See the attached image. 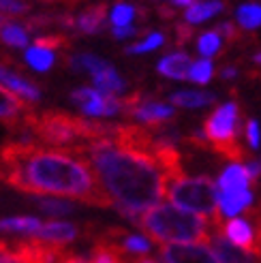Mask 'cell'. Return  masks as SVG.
<instances>
[{
  "mask_svg": "<svg viewBox=\"0 0 261 263\" xmlns=\"http://www.w3.org/2000/svg\"><path fill=\"white\" fill-rule=\"evenodd\" d=\"M28 5L24 0H0V11L7 13V15H24L28 13Z\"/></svg>",
  "mask_w": 261,
  "mask_h": 263,
  "instance_id": "obj_33",
  "label": "cell"
},
{
  "mask_svg": "<svg viewBox=\"0 0 261 263\" xmlns=\"http://www.w3.org/2000/svg\"><path fill=\"white\" fill-rule=\"evenodd\" d=\"M255 62H257V64H261V54H257V56H255Z\"/></svg>",
  "mask_w": 261,
  "mask_h": 263,
  "instance_id": "obj_43",
  "label": "cell"
},
{
  "mask_svg": "<svg viewBox=\"0 0 261 263\" xmlns=\"http://www.w3.org/2000/svg\"><path fill=\"white\" fill-rule=\"evenodd\" d=\"M189 39H193V26L187 22H178L176 24V43H187Z\"/></svg>",
  "mask_w": 261,
  "mask_h": 263,
  "instance_id": "obj_36",
  "label": "cell"
},
{
  "mask_svg": "<svg viewBox=\"0 0 261 263\" xmlns=\"http://www.w3.org/2000/svg\"><path fill=\"white\" fill-rule=\"evenodd\" d=\"M71 101L86 116L92 118H109L116 114H122V99L103 95L97 88H77L71 92Z\"/></svg>",
  "mask_w": 261,
  "mask_h": 263,
  "instance_id": "obj_9",
  "label": "cell"
},
{
  "mask_svg": "<svg viewBox=\"0 0 261 263\" xmlns=\"http://www.w3.org/2000/svg\"><path fill=\"white\" fill-rule=\"evenodd\" d=\"M77 154L90 161L111 205L130 222H137L165 197L167 174L154 152L146 148L107 135L84 143Z\"/></svg>",
  "mask_w": 261,
  "mask_h": 263,
  "instance_id": "obj_2",
  "label": "cell"
},
{
  "mask_svg": "<svg viewBox=\"0 0 261 263\" xmlns=\"http://www.w3.org/2000/svg\"><path fill=\"white\" fill-rule=\"evenodd\" d=\"M220 77H223V80H231V77H236V69H233V67H225L223 73H220Z\"/></svg>",
  "mask_w": 261,
  "mask_h": 263,
  "instance_id": "obj_42",
  "label": "cell"
},
{
  "mask_svg": "<svg viewBox=\"0 0 261 263\" xmlns=\"http://www.w3.org/2000/svg\"><path fill=\"white\" fill-rule=\"evenodd\" d=\"M0 39L11 45V47H26L28 45V30L24 26L11 22V20H0Z\"/></svg>",
  "mask_w": 261,
  "mask_h": 263,
  "instance_id": "obj_23",
  "label": "cell"
},
{
  "mask_svg": "<svg viewBox=\"0 0 261 263\" xmlns=\"http://www.w3.org/2000/svg\"><path fill=\"white\" fill-rule=\"evenodd\" d=\"M240 130H242V114L238 103H225L216 107L203 122V137L208 148L216 154L231 161H240L244 150L240 146Z\"/></svg>",
  "mask_w": 261,
  "mask_h": 263,
  "instance_id": "obj_6",
  "label": "cell"
},
{
  "mask_svg": "<svg viewBox=\"0 0 261 263\" xmlns=\"http://www.w3.org/2000/svg\"><path fill=\"white\" fill-rule=\"evenodd\" d=\"M216 227L233 246H238L242 251L261 259V210L259 208L249 210V214L244 218L233 216Z\"/></svg>",
  "mask_w": 261,
  "mask_h": 263,
  "instance_id": "obj_7",
  "label": "cell"
},
{
  "mask_svg": "<svg viewBox=\"0 0 261 263\" xmlns=\"http://www.w3.org/2000/svg\"><path fill=\"white\" fill-rule=\"evenodd\" d=\"M216 34L220 39H225V41H238V39H242V32L233 26L231 22H223L216 26Z\"/></svg>",
  "mask_w": 261,
  "mask_h": 263,
  "instance_id": "obj_35",
  "label": "cell"
},
{
  "mask_svg": "<svg viewBox=\"0 0 261 263\" xmlns=\"http://www.w3.org/2000/svg\"><path fill=\"white\" fill-rule=\"evenodd\" d=\"M39 208L47 214H54V216H64V214H71L73 212V205L67 201H60V199H39Z\"/></svg>",
  "mask_w": 261,
  "mask_h": 263,
  "instance_id": "obj_31",
  "label": "cell"
},
{
  "mask_svg": "<svg viewBox=\"0 0 261 263\" xmlns=\"http://www.w3.org/2000/svg\"><path fill=\"white\" fill-rule=\"evenodd\" d=\"M220 41H223V39L216 34V30L203 32V34L197 39V51H199L203 58H210V56H214L216 51L220 49Z\"/></svg>",
  "mask_w": 261,
  "mask_h": 263,
  "instance_id": "obj_29",
  "label": "cell"
},
{
  "mask_svg": "<svg viewBox=\"0 0 261 263\" xmlns=\"http://www.w3.org/2000/svg\"><path fill=\"white\" fill-rule=\"evenodd\" d=\"M28 238H34L43 244H49V246H56V248H62L67 246L69 242H73L77 238V227L71 225V222H62V220H49V222H43L32 235Z\"/></svg>",
  "mask_w": 261,
  "mask_h": 263,
  "instance_id": "obj_11",
  "label": "cell"
},
{
  "mask_svg": "<svg viewBox=\"0 0 261 263\" xmlns=\"http://www.w3.org/2000/svg\"><path fill=\"white\" fill-rule=\"evenodd\" d=\"M249 184H251V178H249V172H246V165L233 163L220 174L216 186H218V193H233V191L249 189Z\"/></svg>",
  "mask_w": 261,
  "mask_h": 263,
  "instance_id": "obj_18",
  "label": "cell"
},
{
  "mask_svg": "<svg viewBox=\"0 0 261 263\" xmlns=\"http://www.w3.org/2000/svg\"><path fill=\"white\" fill-rule=\"evenodd\" d=\"M130 261H133V263H161V261H156V259H152V257H146V255L130 257Z\"/></svg>",
  "mask_w": 261,
  "mask_h": 263,
  "instance_id": "obj_41",
  "label": "cell"
},
{
  "mask_svg": "<svg viewBox=\"0 0 261 263\" xmlns=\"http://www.w3.org/2000/svg\"><path fill=\"white\" fill-rule=\"evenodd\" d=\"M163 263H220L214 251L206 244H163L161 246Z\"/></svg>",
  "mask_w": 261,
  "mask_h": 263,
  "instance_id": "obj_10",
  "label": "cell"
},
{
  "mask_svg": "<svg viewBox=\"0 0 261 263\" xmlns=\"http://www.w3.org/2000/svg\"><path fill=\"white\" fill-rule=\"evenodd\" d=\"M124 257L126 255L120 251L118 246L109 244L107 240H101L92 248V261L90 263H128V261H124Z\"/></svg>",
  "mask_w": 261,
  "mask_h": 263,
  "instance_id": "obj_24",
  "label": "cell"
},
{
  "mask_svg": "<svg viewBox=\"0 0 261 263\" xmlns=\"http://www.w3.org/2000/svg\"><path fill=\"white\" fill-rule=\"evenodd\" d=\"M141 30L135 28V26H124V28H111V36L114 39H130V36H137Z\"/></svg>",
  "mask_w": 261,
  "mask_h": 263,
  "instance_id": "obj_37",
  "label": "cell"
},
{
  "mask_svg": "<svg viewBox=\"0 0 261 263\" xmlns=\"http://www.w3.org/2000/svg\"><path fill=\"white\" fill-rule=\"evenodd\" d=\"M143 11V9H141ZM137 11L133 5H126V3H120V5H116L114 11H111V24H114V28H124V26H130L135 20Z\"/></svg>",
  "mask_w": 261,
  "mask_h": 263,
  "instance_id": "obj_27",
  "label": "cell"
},
{
  "mask_svg": "<svg viewBox=\"0 0 261 263\" xmlns=\"http://www.w3.org/2000/svg\"><path fill=\"white\" fill-rule=\"evenodd\" d=\"M0 180L28 195L77 199L88 205L109 208L92 165L73 150L39 148L32 141H13L0 150Z\"/></svg>",
  "mask_w": 261,
  "mask_h": 263,
  "instance_id": "obj_1",
  "label": "cell"
},
{
  "mask_svg": "<svg viewBox=\"0 0 261 263\" xmlns=\"http://www.w3.org/2000/svg\"><path fill=\"white\" fill-rule=\"evenodd\" d=\"M43 222L34 216H15V218H0V233H22L32 235Z\"/></svg>",
  "mask_w": 261,
  "mask_h": 263,
  "instance_id": "obj_22",
  "label": "cell"
},
{
  "mask_svg": "<svg viewBox=\"0 0 261 263\" xmlns=\"http://www.w3.org/2000/svg\"><path fill=\"white\" fill-rule=\"evenodd\" d=\"M105 22H107V5H92L80 17H75V28L84 34H97L105 28Z\"/></svg>",
  "mask_w": 261,
  "mask_h": 263,
  "instance_id": "obj_17",
  "label": "cell"
},
{
  "mask_svg": "<svg viewBox=\"0 0 261 263\" xmlns=\"http://www.w3.org/2000/svg\"><path fill=\"white\" fill-rule=\"evenodd\" d=\"M259 163H261V161H259Z\"/></svg>",
  "mask_w": 261,
  "mask_h": 263,
  "instance_id": "obj_44",
  "label": "cell"
},
{
  "mask_svg": "<svg viewBox=\"0 0 261 263\" xmlns=\"http://www.w3.org/2000/svg\"><path fill=\"white\" fill-rule=\"evenodd\" d=\"M253 203V193L249 189L233 191V193H218V212L220 216H236L244 212Z\"/></svg>",
  "mask_w": 261,
  "mask_h": 263,
  "instance_id": "obj_16",
  "label": "cell"
},
{
  "mask_svg": "<svg viewBox=\"0 0 261 263\" xmlns=\"http://www.w3.org/2000/svg\"><path fill=\"white\" fill-rule=\"evenodd\" d=\"M195 3H199V0H169V5H172L174 9H178V7H193Z\"/></svg>",
  "mask_w": 261,
  "mask_h": 263,
  "instance_id": "obj_40",
  "label": "cell"
},
{
  "mask_svg": "<svg viewBox=\"0 0 261 263\" xmlns=\"http://www.w3.org/2000/svg\"><path fill=\"white\" fill-rule=\"evenodd\" d=\"M54 263H90L88 259L80 257V255H71V253H62Z\"/></svg>",
  "mask_w": 261,
  "mask_h": 263,
  "instance_id": "obj_38",
  "label": "cell"
},
{
  "mask_svg": "<svg viewBox=\"0 0 261 263\" xmlns=\"http://www.w3.org/2000/svg\"><path fill=\"white\" fill-rule=\"evenodd\" d=\"M28 114H32L28 103H26L22 97H17L15 92H11L9 88H5L0 84V120L20 124Z\"/></svg>",
  "mask_w": 261,
  "mask_h": 263,
  "instance_id": "obj_13",
  "label": "cell"
},
{
  "mask_svg": "<svg viewBox=\"0 0 261 263\" xmlns=\"http://www.w3.org/2000/svg\"><path fill=\"white\" fill-rule=\"evenodd\" d=\"M122 114L133 118L137 122H143L146 126H165L174 120V107L161 101H150L141 92H135L130 97L122 99Z\"/></svg>",
  "mask_w": 261,
  "mask_h": 263,
  "instance_id": "obj_8",
  "label": "cell"
},
{
  "mask_svg": "<svg viewBox=\"0 0 261 263\" xmlns=\"http://www.w3.org/2000/svg\"><path fill=\"white\" fill-rule=\"evenodd\" d=\"M210 244H212V251H214V255L218 257L220 263H261L259 257L242 251V248H238V246H233L225 235L220 233V229L216 225H214V231L210 235Z\"/></svg>",
  "mask_w": 261,
  "mask_h": 263,
  "instance_id": "obj_12",
  "label": "cell"
},
{
  "mask_svg": "<svg viewBox=\"0 0 261 263\" xmlns=\"http://www.w3.org/2000/svg\"><path fill=\"white\" fill-rule=\"evenodd\" d=\"M246 172H249V178H251V182H257V180H259V176H261V163H255V161H251L249 165H246Z\"/></svg>",
  "mask_w": 261,
  "mask_h": 263,
  "instance_id": "obj_39",
  "label": "cell"
},
{
  "mask_svg": "<svg viewBox=\"0 0 261 263\" xmlns=\"http://www.w3.org/2000/svg\"><path fill=\"white\" fill-rule=\"evenodd\" d=\"M172 105L176 107H184V109H199V107H208L212 105L216 99L210 92H201V90H182V92H174L169 97Z\"/></svg>",
  "mask_w": 261,
  "mask_h": 263,
  "instance_id": "obj_20",
  "label": "cell"
},
{
  "mask_svg": "<svg viewBox=\"0 0 261 263\" xmlns=\"http://www.w3.org/2000/svg\"><path fill=\"white\" fill-rule=\"evenodd\" d=\"M34 45L43 47V49H49V51H56V49L67 47L69 41H67V36H62V34H43V36L34 39Z\"/></svg>",
  "mask_w": 261,
  "mask_h": 263,
  "instance_id": "obj_32",
  "label": "cell"
},
{
  "mask_svg": "<svg viewBox=\"0 0 261 263\" xmlns=\"http://www.w3.org/2000/svg\"><path fill=\"white\" fill-rule=\"evenodd\" d=\"M92 80H95V86L97 90H101L103 95H111V97H118L124 92L126 84L122 82V77L116 73V69L111 67L109 62H105L103 67L92 75Z\"/></svg>",
  "mask_w": 261,
  "mask_h": 263,
  "instance_id": "obj_19",
  "label": "cell"
},
{
  "mask_svg": "<svg viewBox=\"0 0 261 263\" xmlns=\"http://www.w3.org/2000/svg\"><path fill=\"white\" fill-rule=\"evenodd\" d=\"M165 197L172 199L174 205L184 208L189 212L208 216L212 225H220L223 216L216 210L218 205V186L212 178L197 176V178H187L184 174L169 180Z\"/></svg>",
  "mask_w": 261,
  "mask_h": 263,
  "instance_id": "obj_5",
  "label": "cell"
},
{
  "mask_svg": "<svg viewBox=\"0 0 261 263\" xmlns=\"http://www.w3.org/2000/svg\"><path fill=\"white\" fill-rule=\"evenodd\" d=\"M135 225L159 244L199 242L210 240L212 235V220L174 203H156L137 218Z\"/></svg>",
  "mask_w": 261,
  "mask_h": 263,
  "instance_id": "obj_4",
  "label": "cell"
},
{
  "mask_svg": "<svg viewBox=\"0 0 261 263\" xmlns=\"http://www.w3.org/2000/svg\"><path fill=\"white\" fill-rule=\"evenodd\" d=\"M244 135H246V141H249V146H251L253 150H257V148H259V139H261L257 120H253V118H251V120L244 122Z\"/></svg>",
  "mask_w": 261,
  "mask_h": 263,
  "instance_id": "obj_34",
  "label": "cell"
},
{
  "mask_svg": "<svg viewBox=\"0 0 261 263\" xmlns=\"http://www.w3.org/2000/svg\"><path fill=\"white\" fill-rule=\"evenodd\" d=\"M191 69H193V62L187 54H182V51L169 54L156 64V71L163 77H169V80H189Z\"/></svg>",
  "mask_w": 261,
  "mask_h": 263,
  "instance_id": "obj_15",
  "label": "cell"
},
{
  "mask_svg": "<svg viewBox=\"0 0 261 263\" xmlns=\"http://www.w3.org/2000/svg\"><path fill=\"white\" fill-rule=\"evenodd\" d=\"M225 7H223V3L220 0H199V3H195L193 7H189L187 9V13H184V20H187V24H201V22H206V20H210L212 15H216V13H220Z\"/></svg>",
  "mask_w": 261,
  "mask_h": 263,
  "instance_id": "obj_21",
  "label": "cell"
},
{
  "mask_svg": "<svg viewBox=\"0 0 261 263\" xmlns=\"http://www.w3.org/2000/svg\"><path fill=\"white\" fill-rule=\"evenodd\" d=\"M163 43H165V36H163L161 32H152V34H148L146 39H141V41L128 45V47H126V54H130V56H135V54H146V51H152V49H156V47H161Z\"/></svg>",
  "mask_w": 261,
  "mask_h": 263,
  "instance_id": "obj_28",
  "label": "cell"
},
{
  "mask_svg": "<svg viewBox=\"0 0 261 263\" xmlns=\"http://www.w3.org/2000/svg\"><path fill=\"white\" fill-rule=\"evenodd\" d=\"M26 62L30 64V67L39 73H45L49 71L51 67H54V62H56V54L54 51H49V49H43V47H30L28 51H26Z\"/></svg>",
  "mask_w": 261,
  "mask_h": 263,
  "instance_id": "obj_25",
  "label": "cell"
},
{
  "mask_svg": "<svg viewBox=\"0 0 261 263\" xmlns=\"http://www.w3.org/2000/svg\"><path fill=\"white\" fill-rule=\"evenodd\" d=\"M0 84L5 88H9L11 92H15L17 97L26 99L28 103H36L41 99V90H39L34 84H30L28 80H24L17 73H13L11 69H7L5 64H0Z\"/></svg>",
  "mask_w": 261,
  "mask_h": 263,
  "instance_id": "obj_14",
  "label": "cell"
},
{
  "mask_svg": "<svg viewBox=\"0 0 261 263\" xmlns=\"http://www.w3.org/2000/svg\"><path fill=\"white\" fill-rule=\"evenodd\" d=\"M212 75H214L212 62L208 60V58H201L197 62H193V69H191V77H189V80L203 86V84H208V82L212 80Z\"/></svg>",
  "mask_w": 261,
  "mask_h": 263,
  "instance_id": "obj_30",
  "label": "cell"
},
{
  "mask_svg": "<svg viewBox=\"0 0 261 263\" xmlns=\"http://www.w3.org/2000/svg\"><path fill=\"white\" fill-rule=\"evenodd\" d=\"M17 126L26 128L34 139L47 143V146L77 152L88 141L111 135L116 124L86 120V118H77L64 111H43L28 114Z\"/></svg>",
  "mask_w": 261,
  "mask_h": 263,
  "instance_id": "obj_3",
  "label": "cell"
},
{
  "mask_svg": "<svg viewBox=\"0 0 261 263\" xmlns=\"http://www.w3.org/2000/svg\"><path fill=\"white\" fill-rule=\"evenodd\" d=\"M238 24L244 30H255L261 26V5L246 3L238 9Z\"/></svg>",
  "mask_w": 261,
  "mask_h": 263,
  "instance_id": "obj_26",
  "label": "cell"
}]
</instances>
